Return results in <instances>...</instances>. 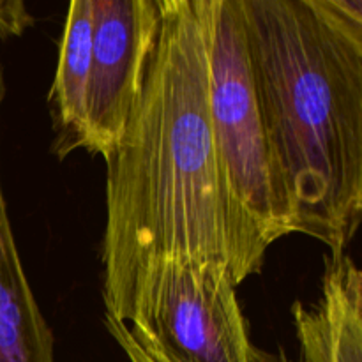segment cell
Returning a JSON list of instances; mask_svg holds the SVG:
<instances>
[{
    "label": "cell",
    "instance_id": "obj_12",
    "mask_svg": "<svg viewBox=\"0 0 362 362\" xmlns=\"http://www.w3.org/2000/svg\"><path fill=\"white\" fill-rule=\"evenodd\" d=\"M279 362H288V361H286L285 356H281V357H279Z\"/></svg>",
    "mask_w": 362,
    "mask_h": 362
},
{
    "label": "cell",
    "instance_id": "obj_5",
    "mask_svg": "<svg viewBox=\"0 0 362 362\" xmlns=\"http://www.w3.org/2000/svg\"><path fill=\"white\" fill-rule=\"evenodd\" d=\"M88 154L108 158L122 140L140 103L158 46L161 13L158 0H92Z\"/></svg>",
    "mask_w": 362,
    "mask_h": 362
},
{
    "label": "cell",
    "instance_id": "obj_11",
    "mask_svg": "<svg viewBox=\"0 0 362 362\" xmlns=\"http://www.w3.org/2000/svg\"><path fill=\"white\" fill-rule=\"evenodd\" d=\"M329 4L362 35V0H329Z\"/></svg>",
    "mask_w": 362,
    "mask_h": 362
},
{
    "label": "cell",
    "instance_id": "obj_10",
    "mask_svg": "<svg viewBox=\"0 0 362 362\" xmlns=\"http://www.w3.org/2000/svg\"><path fill=\"white\" fill-rule=\"evenodd\" d=\"M105 324H106V329L110 331V334L113 336V339L119 343L122 352L127 356L129 362H158L138 346V343L133 339V336H131L129 329H127L126 324H120V322L113 320V318L110 317H105Z\"/></svg>",
    "mask_w": 362,
    "mask_h": 362
},
{
    "label": "cell",
    "instance_id": "obj_7",
    "mask_svg": "<svg viewBox=\"0 0 362 362\" xmlns=\"http://www.w3.org/2000/svg\"><path fill=\"white\" fill-rule=\"evenodd\" d=\"M0 62V110L6 99ZM0 362H55V338L28 283L0 177Z\"/></svg>",
    "mask_w": 362,
    "mask_h": 362
},
{
    "label": "cell",
    "instance_id": "obj_4",
    "mask_svg": "<svg viewBox=\"0 0 362 362\" xmlns=\"http://www.w3.org/2000/svg\"><path fill=\"white\" fill-rule=\"evenodd\" d=\"M122 324L158 362H279L255 346L225 264L158 262L134 285Z\"/></svg>",
    "mask_w": 362,
    "mask_h": 362
},
{
    "label": "cell",
    "instance_id": "obj_3",
    "mask_svg": "<svg viewBox=\"0 0 362 362\" xmlns=\"http://www.w3.org/2000/svg\"><path fill=\"white\" fill-rule=\"evenodd\" d=\"M204 28L209 110L237 286L258 274L276 240L296 233L247 57L239 0H194Z\"/></svg>",
    "mask_w": 362,
    "mask_h": 362
},
{
    "label": "cell",
    "instance_id": "obj_2",
    "mask_svg": "<svg viewBox=\"0 0 362 362\" xmlns=\"http://www.w3.org/2000/svg\"><path fill=\"white\" fill-rule=\"evenodd\" d=\"M296 233L345 251L362 225V35L329 0H239Z\"/></svg>",
    "mask_w": 362,
    "mask_h": 362
},
{
    "label": "cell",
    "instance_id": "obj_6",
    "mask_svg": "<svg viewBox=\"0 0 362 362\" xmlns=\"http://www.w3.org/2000/svg\"><path fill=\"white\" fill-rule=\"evenodd\" d=\"M300 362H362V269L352 258L325 260L317 303L292 306Z\"/></svg>",
    "mask_w": 362,
    "mask_h": 362
},
{
    "label": "cell",
    "instance_id": "obj_8",
    "mask_svg": "<svg viewBox=\"0 0 362 362\" xmlns=\"http://www.w3.org/2000/svg\"><path fill=\"white\" fill-rule=\"evenodd\" d=\"M92 35L94 4L92 0H73L67 7L55 76L48 94L55 131L53 152L60 159L85 148L87 141Z\"/></svg>",
    "mask_w": 362,
    "mask_h": 362
},
{
    "label": "cell",
    "instance_id": "obj_9",
    "mask_svg": "<svg viewBox=\"0 0 362 362\" xmlns=\"http://www.w3.org/2000/svg\"><path fill=\"white\" fill-rule=\"evenodd\" d=\"M34 25V18L20 0H0V41L18 37Z\"/></svg>",
    "mask_w": 362,
    "mask_h": 362
},
{
    "label": "cell",
    "instance_id": "obj_1",
    "mask_svg": "<svg viewBox=\"0 0 362 362\" xmlns=\"http://www.w3.org/2000/svg\"><path fill=\"white\" fill-rule=\"evenodd\" d=\"M158 46L140 103L106 163L101 240L105 317L122 324L131 292L166 258L228 265V226L194 0H158Z\"/></svg>",
    "mask_w": 362,
    "mask_h": 362
}]
</instances>
